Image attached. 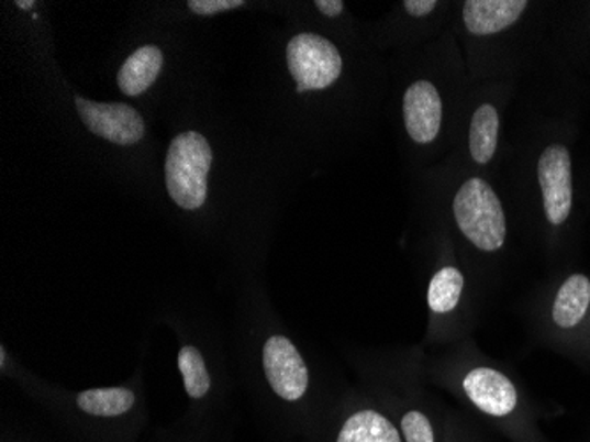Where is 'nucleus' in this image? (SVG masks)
I'll return each instance as SVG.
<instances>
[{
    "mask_svg": "<svg viewBox=\"0 0 590 442\" xmlns=\"http://www.w3.org/2000/svg\"><path fill=\"white\" fill-rule=\"evenodd\" d=\"M51 415L73 442H141L147 429L141 391L126 384L52 400Z\"/></svg>",
    "mask_w": 590,
    "mask_h": 442,
    "instance_id": "obj_1",
    "label": "nucleus"
},
{
    "mask_svg": "<svg viewBox=\"0 0 590 442\" xmlns=\"http://www.w3.org/2000/svg\"><path fill=\"white\" fill-rule=\"evenodd\" d=\"M211 165V145L197 131H186L171 141L165 162V181L171 200L179 208L194 211L205 203Z\"/></svg>",
    "mask_w": 590,
    "mask_h": 442,
    "instance_id": "obj_2",
    "label": "nucleus"
},
{
    "mask_svg": "<svg viewBox=\"0 0 590 442\" xmlns=\"http://www.w3.org/2000/svg\"><path fill=\"white\" fill-rule=\"evenodd\" d=\"M453 214L461 234L482 252H497L504 246V209L485 179L472 177L460 186L453 199Z\"/></svg>",
    "mask_w": 590,
    "mask_h": 442,
    "instance_id": "obj_3",
    "label": "nucleus"
},
{
    "mask_svg": "<svg viewBox=\"0 0 590 442\" xmlns=\"http://www.w3.org/2000/svg\"><path fill=\"white\" fill-rule=\"evenodd\" d=\"M261 374L278 402L298 404L310 389V371L296 343L285 334H269L260 349Z\"/></svg>",
    "mask_w": 590,
    "mask_h": 442,
    "instance_id": "obj_4",
    "label": "nucleus"
},
{
    "mask_svg": "<svg viewBox=\"0 0 590 442\" xmlns=\"http://www.w3.org/2000/svg\"><path fill=\"white\" fill-rule=\"evenodd\" d=\"M287 66L298 84V92L322 91L342 75L338 48L321 34H298L287 46Z\"/></svg>",
    "mask_w": 590,
    "mask_h": 442,
    "instance_id": "obj_5",
    "label": "nucleus"
},
{
    "mask_svg": "<svg viewBox=\"0 0 590 442\" xmlns=\"http://www.w3.org/2000/svg\"><path fill=\"white\" fill-rule=\"evenodd\" d=\"M77 110L90 133L118 145H133L144 139L141 113L124 103H98L77 96Z\"/></svg>",
    "mask_w": 590,
    "mask_h": 442,
    "instance_id": "obj_6",
    "label": "nucleus"
},
{
    "mask_svg": "<svg viewBox=\"0 0 590 442\" xmlns=\"http://www.w3.org/2000/svg\"><path fill=\"white\" fill-rule=\"evenodd\" d=\"M545 214L552 225H563L572 206L571 154L564 145H550L537 162Z\"/></svg>",
    "mask_w": 590,
    "mask_h": 442,
    "instance_id": "obj_7",
    "label": "nucleus"
},
{
    "mask_svg": "<svg viewBox=\"0 0 590 442\" xmlns=\"http://www.w3.org/2000/svg\"><path fill=\"white\" fill-rule=\"evenodd\" d=\"M441 95L432 81L418 80L403 96V121L415 144H432L442 128Z\"/></svg>",
    "mask_w": 590,
    "mask_h": 442,
    "instance_id": "obj_8",
    "label": "nucleus"
},
{
    "mask_svg": "<svg viewBox=\"0 0 590 442\" xmlns=\"http://www.w3.org/2000/svg\"><path fill=\"white\" fill-rule=\"evenodd\" d=\"M464 389L470 402L490 416L511 415L519 404V393L504 374L493 368H476L464 379Z\"/></svg>",
    "mask_w": 590,
    "mask_h": 442,
    "instance_id": "obj_9",
    "label": "nucleus"
},
{
    "mask_svg": "<svg viewBox=\"0 0 590 442\" xmlns=\"http://www.w3.org/2000/svg\"><path fill=\"white\" fill-rule=\"evenodd\" d=\"M527 0H467L464 23L474 36H490L519 22L527 10Z\"/></svg>",
    "mask_w": 590,
    "mask_h": 442,
    "instance_id": "obj_10",
    "label": "nucleus"
},
{
    "mask_svg": "<svg viewBox=\"0 0 590 442\" xmlns=\"http://www.w3.org/2000/svg\"><path fill=\"white\" fill-rule=\"evenodd\" d=\"M331 442H403V439L388 416L363 407L343 418Z\"/></svg>",
    "mask_w": 590,
    "mask_h": 442,
    "instance_id": "obj_11",
    "label": "nucleus"
},
{
    "mask_svg": "<svg viewBox=\"0 0 590 442\" xmlns=\"http://www.w3.org/2000/svg\"><path fill=\"white\" fill-rule=\"evenodd\" d=\"M162 68L163 54L158 46H142L119 69V89L126 96L144 95L156 81Z\"/></svg>",
    "mask_w": 590,
    "mask_h": 442,
    "instance_id": "obj_12",
    "label": "nucleus"
},
{
    "mask_svg": "<svg viewBox=\"0 0 590 442\" xmlns=\"http://www.w3.org/2000/svg\"><path fill=\"white\" fill-rule=\"evenodd\" d=\"M589 278L583 275L569 276L568 280L564 281L559 292H557V298H555L554 310H552L555 324L564 328V330L577 328L583 321V317L589 310Z\"/></svg>",
    "mask_w": 590,
    "mask_h": 442,
    "instance_id": "obj_13",
    "label": "nucleus"
},
{
    "mask_svg": "<svg viewBox=\"0 0 590 442\" xmlns=\"http://www.w3.org/2000/svg\"><path fill=\"white\" fill-rule=\"evenodd\" d=\"M499 126L501 119L493 104H481L474 112L469 130V150L474 162L487 165L493 159L499 144Z\"/></svg>",
    "mask_w": 590,
    "mask_h": 442,
    "instance_id": "obj_14",
    "label": "nucleus"
},
{
    "mask_svg": "<svg viewBox=\"0 0 590 442\" xmlns=\"http://www.w3.org/2000/svg\"><path fill=\"white\" fill-rule=\"evenodd\" d=\"M464 275L456 267H442L428 287V307L433 313H449L458 307L464 292Z\"/></svg>",
    "mask_w": 590,
    "mask_h": 442,
    "instance_id": "obj_15",
    "label": "nucleus"
},
{
    "mask_svg": "<svg viewBox=\"0 0 590 442\" xmlns=\"http://www.w3.org/2000/svg\"><path fill=\"white\" fill-rule=\"evenodd\" d=\"M400 433L405 442H435L433 427L421 411H407L400 418Z\"/></svg>",
    "mask_w": 590,
    "mask_h": 442,
    "instance_id": "obj_16",
    "label": "nucleus"
},
{
    "mask_svg": "<svg viewBox=\"0 0 590 442\" xmlns=\"http://www.w3.org/2000/svg\"><path fill=\"white\" fill-rule=\"evenodd\" d=\"M244 5L243 0H190L188 8L200 16L223 13V11L237 10Z\"/></svg>",
    "mask_w": 590,
    "mask_h": 442,
    "instance_id": "obj_17",
    "label": "nucleus"
},
{
    "mask_svg": "<svg viewBox=\"0 0 590 442\" xmlns=\"http://www.w3.org/2000/svg\"><path fill=\"white\" fill-rule=\"evenodd\" d=\"M0 442H51L40 438L29 430L2 429L0 430Z\"/></svg>",
    "mask_w": 590,
    "mask_h": 442,
    "instance_id": "obj_18",
    "label": "nucleus"
},
{
    "mask_svg": "<svg viewBox=\"0 0 590 442\" xmlns=\"http://www.w3.org/2000/svg\"><path fill=\"white\" fill-rule=\"evenodd\" d=\"M407 13L414 16V19H423L426 14L432 13L437 8L435 0H407L405 4Z\"/></svg>",
    "mask_w": 590,
    "mask_h": 442,
    "instance_id": "obj_19",
    "label": "nucleus"
},
{
    "mask_svg": "<svg viewBox=\"0 0 590 442\" xmlns=\"http://www.w3.org/2000/svg\"><path fill=\"white\" fill-rule=\"evenodd\" d=\"M316 10L321 11L327 19H336L345 10L342 0H316Z\"/></svg>",
    "mask_w": 590,
    "mask_h": 442,
    "instance_id": "obj_20",
    "label": "nucleus"
},
{
    "mask_svg": "<svg viewBox=\"0 0 590 442\" xmlns=\"http://www.w3.org/2000/svg\"><path fill=\"white\" fill-rule=\"evenodd\" d=\"M16 5H19V8H22V10H31L32 5H34V2H32V0H27V2L19 0V2H16Z\"/></svg>",
    "mask_w": 590,
    "mask_h": 442,
    "instance_id": "obj_21",
    "label": "nucleus"
}]
</instances>
